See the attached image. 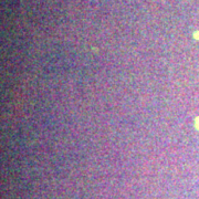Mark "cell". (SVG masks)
<instances>
[{"label":"cell","mask_w":199,"mask_h":199,"mask_svg":"<svg viewBox=\"0 0 199 199\" xmlns=\"http://www.w3.org/2000/svg\"><path fill=\"white\" fill-rule=\"evenodd\" d=\"M195 126H196V128L199 131V117H197L195 119Z\"/></svg>","instance_id":"1"}]
</instances>
